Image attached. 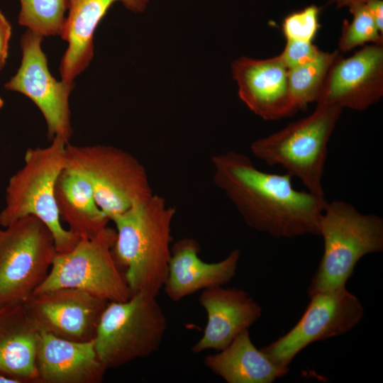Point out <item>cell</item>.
Wrapping results in <instances>:
<instances>
[{
	"mask_svg": "<svg viewBox=\"0 0 383 383\" xmlns=\"http://www.w3.org/2000/svg\"><path fill=\"white\" fill-rule=\"evenodd\" d=\"M212 181L251 228L274 238L319 235L326 199L293 187L292 177L257 169L245 154L228 151L211 159Z\"/></svg>",
	"mask_w": 383,
	"mask_h": 383,
	"instance_id": "cell-1",
	"label": "cell"
},
{
	"mask_svg": "<svg viewBox=\"0 0 383 383\" xmlns=\"http://www.w3.org/2000/svg\"><path fill=\"white\" fill-rule=\"evenodd\" d=\"M176 211L163 196L154 194L111 219L116 232L113 255L121 270H124L125 280L133 294L145 292L157 296L162 289Z\"/></svg>",
	"mask_w": 383,
	"mask_h": 383,
	"instance_id": "cell-2",
	"label": "cell"
},
{
	"mask_svg": "<svg viewBox=\"0 0 383 383\" xmlns=\"http://www.w3.org/2000/svg\"><path fill=\"white\" fill-rule=\"evenodd\" d=\"M67 143L55 137L45 148H28L23 166L11 177L6 189L0 225L8 227L28 216L43 221L51 232L57 252L72 250L79 238L62 223L55 199V186L65 170Z\"/></svg>",
	"mask_w": 383,
	"mask_h": 383,
	"instance_id": "cell-3",
	"label": "cell"
},
{
	"mask_svg": "<svg viewBox=\"0 0 383 383\" xmlns=\"http://www.w3.org/2000/svg\"><path fill=\"white\" fill-rule=\"evenodd\" d=\"M319 235L323 240V253L307 289L309 296L345 287L362 257L383 250V219L362 213L343 201H327Z\"/></svg>",
	"mask_w": 383,
	"mask_h": 383,
	"instance_id": "cell-4",
	"label": "cell"
},
{
	"mask_svg": "<svg viewBox=\"0 0 383 383\" xmlns=\"http://www.w3.org/2000/svg\"><path fill=\"white\" fill-rule=\"evenodd\" d=\"M343 109L335 104H317L309 116L252 142L250 151L268 165L282 167L308 192L325 199L322 179L328 143Z\"/></svg>",
	"mask_w": 383,
	"mask_h": 383,
	"instance_id": "cell-5",
	"label": "cell"
},
{
	"mask_svg": "<svg viewBox=\"0 0 383 383\" xmlns=\"http://www.w3.org/2000/svg\"><path fill=\"white\" fill-rule=\"evenodd\" d=\"M167 326L157 296L149 293L139 292L127 300L110 301L94 339L98 357L106 370L148 357L160 347Z\"/></svg>",
	"mask_w": 383,
	"mask_h": 383,
	"instance_id": "cell-6",
	"label": "cell"
},
{
	"mask_svg": "<svg viewBox=\"0 0 383 383\" xmlns=\"http://www.w3.org/2000/svg\"><path fill=\"white\" fill-rule=\"evenodd\" d=\"M65 160V169L89 181L99 207L109 221L154 194L145 167L121 148L67 143Z\"/></svg>",
	"mask_w": 383,
	"mask_h": 383,
	"instance_id": "cell-7",
	"label": "cell"
},
{
	"mask_svg": "<svg viewBox=\"0 0 383 383\" xmlns=\"http://www.w3.org/2000/svg\"><path fill=\"white\" fill-rule=\"evenodd\" d=\"M56 253L51 232L37 217L5 228L0 235V308L24 304L46 278Z\"/></svg>",
	"mask_w": 383,
	"mask_h": 383,
	"instance_id": "cell-8",
	"label": "cell"
},
{
	"mask_svg": "<svg viewBox=\"0 0 383 383\" xmlns=\"http://www.w3.org/2000/svg\"><path fill=\"white\" fill-rule=\"evenodd\" d=\"M116 238V230L106 226L94 237L79 238L72 250L57 252L35 293L70 287L109 302L128 299L133 293L113 255Z\"/></svg>",
	"mask_w": 383,
	"mask_h": 383,
	"instance_id": "cell-9",
	"label": "cell"
},
{
	"mask_svg": "<svg viewBox=\"0 0 383 383\" xmlns=\"http://www.w3.org/2000/svg\"><path fill=\"white\" fill-rule=\"evenodd\" d=\"M309 297L311 301L297 323L261 349L282 367H289L296 355L309 344L346 333L363 318L362 304L345 287Z\"/></svg>",
	"mask_w": 383,
	"mask_h": 383,
	"instance_id": "cell-10",
	"label": "cell"
},
{
	"mask_svg": "<svg viewBox=\"0 0 383 383\" xmlns=\"http://www.w3.org/2000/svg\"><path fill=\"white\" fill-rule=\"evenodd\" d=\"M43 38L26 30L21 38V65L4 87L25 95L36 105L45 120L50 140L60 137L69 143L72 134L69 98L74 82L57 81L52 76L41 48Z\"/></svg>",
	"mask_w": 383,
	"mask_h": 383,
	"instance_id": "cell-11",
	"label": "cell"
},
{
	"mask_svg": "<svg viewBox=\"0 0 383 383\" xmlns=\"http://www.w3.org/2000/svg\"><path fill=\"white\" fill-rule=\"evenodd\" d=\"M109 301L77 288L34 293L23 304L39 331L78 342L94 339Z\"/></svg>",
	"mask_w": 383,
	"mask_h": 383,
	"instance_id": "cell-12",
	"label": "cell"
},
{
	"mask_svg": "<svg viewBox=\"0 0 383 383\" xmlns=\"http://www.w3.org/2000/svg\"><path fill=\"white\" fill-rule=\"evenodd\" d=\"M382 95L383 43H373L348 58L338 56L325 78L316 102L363 111Z\"/></svg>",
	"mask_w": 383,
	"mask_h": 383,
	"instance_id": "cell-13",
	"label": "cell"
},
{
	"mask_svg": "<svg viewBox=\"0 0 383 383\" xmlns=\"http://www.w3.org/2000/svg\"><path fill=\"white\" fill-rule=\"evenodd\" d=\"M231 69L240 100L255 114L272 121L296 112L289 94V70L280 55L265 60L241 57Z\"/></svg>",
	"mask_w": 383,
	"mask_h": 383,
	"instance_id": "cell-14",
	"label": "cell"
},
{
	"mask_svg": "<svg viewBox=\"0 0 383 383\" xmlns=\"http://www.w3.org/2000/svg\"><path fill=\"white\" fill-rule=\"evenodd\" d=\"M199 301L207 321L202 336L192 348L194 353L226 348L262 315L260 306L242 289H206L201 291Z\"/></svg>",
	"mask_w": 383,
	"mask_h": 383,
	"instance_id": "cell-15",
	"label": "cell"
},
{
	"mask_svg": "<svg viewBox=\"0 0 383 383\" xmlns=\"http://www.w3.org/2000/svg\"><path fill=\"white\" fill-rule=\"evenodd\" d=\"M199 252V243L193 238H182L172 245L162 289L172 301H179L206 289L223 287L234 277L240 257L239 250H232L216 262L202 260Z\"/></svg>",
	"mask_w": 383,
	"mask_h": 383,
	"instance_id": "cell-16",
	"label": "cell"
},
{
	"mask_svg": "<svg viewBox=\"0 0 383 383\" xmlns=\"http://www.w3.org/2000/svg\"><path fill=\"white\" fill-rule=\"evenodd\" d=\"M116 1L133 12L140 13L145 10L148 0H67L68 13L60 35L68 43L60 63L62 81L74 82L88 67L94 57L95 30Z\"/></svg>",
	"mask_w": 383,
	"mask_h": 383,
	"instance_id": "cell-17",
	"label": "cell"
},
{
	"mask_svg": "<svg viewBox=\"0 0 383 383\" xmlns=\"http://www.w3.org/2000/svg\"><path fill=\"white\" fill-rule=\"evenodd\" d=\"M35 365L38 383H99L106 370L94 340H69L40 331Z\"/></svg>",
	"mask_w": 383,
	"mask_h": 383,
	"instance_id": "cell-18",
	"label": "cell"
},
{
	"mask_svg": "<svg viewBox=\"0 0 383 383\" xmlns=\"http://www.w3.org/2000/svg\"><path fill=\"white\" fill-rule=\"evenodd\" d=\"M40 331L23 304L0 308V373L21 383H38L35 365Z\"/></svg>",
	"mask_w": 383,
	"mask_h": 383,
	"instance_id": "cell-19",
	"label": "cell"
},
{
	"mask_svg": "<svg viewBox=\"0 0 383 383\" xmlns=\"http://www.w3.org/2000/svg\"><path fill=\"white\" fill-rule=\"evenodd\" d=\"M204 364L228 383H271L289 370L258 350L248 329L242 331L226 348L207 355Z\"/></svg>",
	"mask_w": 383,
	"mask_h": 383,
	"instance_id": "cell-20",
	"label": "cell"
},
{
	"mask_svg": "<svg viewBox=\"0 0 383 383\" xmlns=\"http://www.w3.org/2000/svg\"><path fill=\"white\" fill-rule=\"evenodd\" d=\"M55 199L60 218L79 238L94 237L107 226L109 219L99 207L90 183L79 173L62 171Z\"/></svg>",
	"mask_w": 383,
	"mask_h": 383,
	"instance_id": "cell-21",
	"label": "cell"
},
{
	"mask_svg": "<svg viewBox=\"0 0 383 383\" xmlns=\"http://www.w3.org/2000/svg\"><path fill=\"white\" fill-rule=\"evenodd\" d=\"M339 55L338 50L321 52L313 61L288 70L289 94L295 111L316 101L325 78Z\"/></svg>",
	"mask_w": 383,
	"mask_h": 383,
	"instance_id": "cell-22",
	"label": "cell"
},
{
	"mask_svg": "<svg viewBox=\"0 0 383 383\" xmlns=\"http://www.w3.org/2000/svg\"><path fill=\"white\" fill-rule=\"evenodd\" d=\"M18 23L43 37L61 35L67 0H20Z\"/></svg>",
	"mask_w": 383,
	"mask_h": 383,
	"instance_id": "cell-23",
	"label": "cell"
},
{
	"mask_svg": "<svg viewBox=\"0 0 383 383\" xmlns=\"http://www.w3.org/2000/svg\"><path fill=\"white\" fill-rule=\"evenodd\" d=\"M350 11L353 19L351 23L344 21L338 43L340 51L347 52L369 42L383 43L382 35L365 4L353 5Z\"/></svg>",
	"mask_w": 383,
	"mask_h": 383,
	"instance_id": "cell-24",
	"label": "cell"
},
{
	"mask_svg": "<svg viewBox=\"0 0 383 383\" xmlns=\"http://www.w3.org/2000/svg\"><path fill=\"white\" fill-rule=\"evenodd\" d=\"M319 8L311 5L287 16L282 24L287 40L312 42L318 28Z\"/></svg>",
	"mask_w": 383,
	"mask_h": 383,
	"instance_id": "cell-25",
	"label": "cell"
},
{
	"mask_svg": "<svg viewBox=\"0 0 383 383\" xmlns=\"http://www.w3.org/2000/svg\"><path fill=\"white\" fill-rule=\"evenodd\" d=\"M283 52L279 55L288 70H291L315 60L321 51L312 42L287 40Z\"/></svg>",
	"mask_w": 383,
	"mask_h": 383,
	"instance_id": "cell-26",
	"label": "cell"
},
{
	"mask_svg": "<svg viewBox=\"0 0 383 383\" xmlns=\"http://www.w3.org/2000/svg\"><path fill=\"white\" fill-rule=\"evenodd\" d=\"M11 26L0 11V72L4 68L9 54Z\"/></svg>",
	"mask_w": 383,
	"mask_h": 383,
	"instance_id": "cell-27",
	"label": "cell"
},
{
	"mask_svg": "<svg viewBox=\"0 0 383 383\" xmlns=\"http://www.w3.org/2000/svg\"><path fill=\"white\" fill-rule=\"evenodd\" d=\"M375 24L382 35L383 33V2L382 0H369L365 3Z\"/></svg>",
	"mask_w": 383,
	"mask_h": 383,
	"instance_id": "cell-28",
	"label": "cell"
},
{
	"mask_svg": "<svg viewBox=\"0 0 383 383\" xmlns=\"http://www.w3.org/2000/svg\"><path fill=\"white\" fill-rule=\"evenodd\" d=\"M336 2L338 7L348 6L349 7L360 4H365L369 0H332Z\"/></svg>",
	"mask_w": 383,
	"mask_h": 383,
	"instance_id": "cell-29",
	"label": "cell"
},
{
	"mask_svg": "<svg viewBox=\"0 0 383 383\" xmlns=\"http://www.w3.org/2000/svg\"><path fill=\"white\" fill-rule=\"evenodd\" d=\"M0 383H21V382L15 378L0 373Z\"/></svg>",
	"mask_w": 383,
	"mask_h": 383,
	"instance_id": "cell-30",
	"label": "cell"
},
{
	"mask_svg": "<svg viewBox=\"0 0 383 383\" xmlns=\"http://www.w3.org/2000/svg\"><path fill=\"white\" fill-rule=\"evenodd\" d=\"M4 100L0 97V109H1L4 106Z\"/></svg>",
	"mask_w": 383,
	"mask_h": 383,
	"instance_id": "cell-31",
	"label": "cell"
},
{
	"mask_svg": "<svg viewBox=\"0 0 383 383\" xmlns=\"http://www.w3.org/2000/svg\"><path fill=\"white\" fill-rule=\"evenodd\" d=\"M2 231H3V230H1V229H0V235H1V234L2 233Z\"/></svg>",
	"mask_w": 383,
	"mask_h": 383,
	"instance_id": "cell-32",
	"label": "cell"
}]
</instances>
